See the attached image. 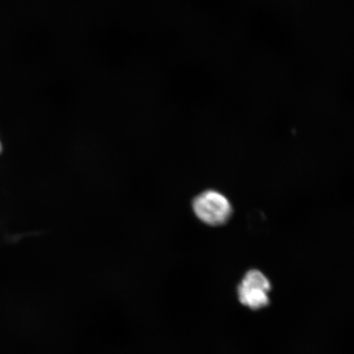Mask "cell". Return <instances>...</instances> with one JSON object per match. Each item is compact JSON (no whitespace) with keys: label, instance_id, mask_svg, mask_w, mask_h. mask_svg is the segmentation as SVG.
Wrapping results in <instances>:
<instances>
[{"label":"cell","instance_id":"cell-1","mask_svg":"<svg viewBox=\"0 0 354 354\" xmlns=\"http://www.w3.org/2000/svg\"><path fill=\"white\" fill-rule=\"evenodd\" d=\"M193 210L203 223L218 227L227 223L232 214L227 198L216 190H206L193 201Z\"/></svg>","mask_w":354,"mask_h":354},{"label":"cell","instance_id":"cell-3","mask_svg":"<svg viewBox=\"0 0 354 354\" xmlns=\"http://www.w3.org/2000/svg\"><path fill=\"white\" fill-rule=\"evenodd\" d=\"M0 152H1V143H0Z\"/></svg>","mask_w":354,"mask_h":354},{"label":"cell","instance_id":"cell-2","mask_svg":"<svg viewBox=\"0 0 354 354\" xmlns=\"http://www.w3.org/2000/svg\"><path fill=\"white\" fill-rule=\"evenodd\" d=\"M271 290V282L262 272L257 269L250 270L238 286V299L243 306L259 311L269 306Z\"/></svg>","mask_w":354,"mask_h":354}]
</instances>
